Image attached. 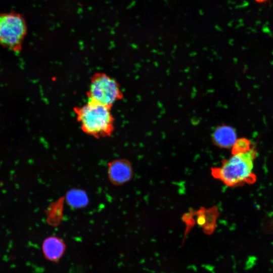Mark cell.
Here are the masks:
<instances>
[{"label":"cell","instance_id":"277c9868","mask_svg":"<svg viewBox=\"0 0 273 273\" xmlns=\"http://www.w3.org/2000/svg\"><path fill=\"white\" fill-rule=\"evenodd\" d=\"M88 101L112 108L123 98L117 80L103 72H96L91 77L86 93Z\"/></svg>","mask_w":273,"mask_h":273},{"label":"cell","instance_id":"5b68a950","mask_svg":"<svg viewBox=\"0 0 273 273\" xmlns=\"http://www.w3.org/2000/svg\"><path fill=\"white\" fill-rule=\"evenodd\" d=\"M108 178L115 185H123L130 180L133 176L130 163L125 159H117L108 164Z\"/></svg>","mask_w":273,"mask_h":273},{"label":"cell","instance_id":"8992f818","mask_svg":"<svg viewBox=\"0 0 273 273\" xmlns=\"http://www.w3.org/2000/svg\"><path fill=\"white\" fill-rule=\"evenodd\" d=\"M237 140L235 129L226 125L217 127L212 134L213 143L220 148H232Z\"/></svg>","mask_w":273,"mask_h":273},{"label":"cell","instance_id":"9c48e42d","mask_svg":"<svg viewBox=\"0 0 273 273\" xmlns=\"http://www.w3.org/2000/svg\"><path fill=\"white\" fill-rule=\"evenodd\" d=\"M253 148L251 142L246 138L237 139L232 147V154L247 152Z\"/></svg>","mask_w":273,"mask_h":273},{"label":"cell","instance_id":"3957f363","mask_svg":"<svg viewBox=\"0 0 273 273\" xmlns=\"http://www.w3.org/2000/svg\"><path fill=\"white\" fill-rule=\"evenodd\" d=\"M27 32V24L22 15L13 11L0 13V46L19 53Z\"/></svg>","mask_w":273,"mask_h":273},{"label":"cell","instance_id":"ba28073f","mask_svg":"<svg viewBox=\"0 0 273 273\" xmlns=\"http://www.w3.org/2000/svg\"><path fill=\"white\" fill-rule=\"evenodd\" d=\"M68 201L69 203L74 206H82L86 202V197L82 192L73 191L68 194Z\"/></svg>","mask_w":273,"mask_h":273},{"label":"cell","instance_id":"7a4b0ae2","mask_svg":"<svg viewBox=\"0 0 273 273\" xmlns=\"http://www.w3.org/2000/svg\"><path fill=\"white\" fill-rule=\"evenodd\" d=\"M82 131L97 139L111 136L114 130V118L111 109L90 101L73 108Z\"/></svg>","mask_w":273,"mask_h":273},{"label":"cell","instance_id":"6da1fadb","mask_svg":"<svg viewBox=\"0 0 273 273\" xmlns=\"http://www.w3.org/2000/svg\"><path fill=\"white\" fill-rule=\"evenodd\" d=\"M256 156L253 147L245 152L233 154L221 166L211 168L212 175L230 187L252 184L256 180L253 172Z\"/></svg>","mask_w":273,"mask_h":273},{"label":"cell","instance_id":"52a82bcc","mask_svg":"<svg viewBox=\"0 0 273 273\" xmlns=\"http://www.w3.org/2000/svg\"><path fill=\"white\" fill-rule=\"evenodd\" d=\"M65 248L63 241L57 237L47 238L42 244V251L49 260L56 261L62 256Z\"/></svg>","mask_w":273,"mask_h":273}]
</instances>
